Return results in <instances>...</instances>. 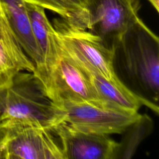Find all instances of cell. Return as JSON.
<instances>
[{
  "mask_svg": "<svg viewBox=\"0 0 159 159\" xmlns=\"http://www.w3.org/2000/svg\"><path fill=\"white\" fill-rule=\"evenodd\" d=\"M112 45L114 67L119 70L127 87L158 104L159 98V40L139 17Z\"/></svg>",
  "mask_w": 159,
  "mask_h": 159,
  "instance_id": "6da1fadb",
  "label": "cell"
},
{
  "mask_svg": "<svg viewBox=\"0 0 159 159\" xmlns=\"http://www.w3.org/2000/svg\"><path fill=\"white\" fill-rule=\"evenodd\" d=\"M62 119L61 111L34 73L19 71L9 86L0 88V120L53 128Z\"/></svg>",
  "mask_w": 159,
  "mask_h": 159,
  "instance_id": "7a4b0ae2",
  "label": "cell"
},
{
  "mask_svg": "<svg viewBox=\"0 0 159 159\" xmlns=\"http://www.w3.org/2000/svg\"><path fill=\"white\" fill-rule=\"evenodd\" d=\"M52 25L63 51L85 73L119 78L114 67V46L88 29L62 17Z\"/></svg>",
  "mask_w": 159,
  "mask_h": 159,
  "instance_id": "3957f363",
  "label": "cell"
},
{
  "mask_svg": "<svg viewBox=\"0 0 159 159\" xmlns=\"http://www.w3.org/2000/svg\"><path fill=\"white\" fill-rule=\"evenodd\" d=\"M62 112V121L87 131L104 134H123L140 116L139 111L127 110L99 98L63 102L57 106Z\"/></svg>",
  "mask_w": 159,
  "mask_h": 159,
  "instance_id": "277c9868",
  "label": "cell"
},
{
  "mask_svg": "<svg viewBox=\"0 0 159 159\" xmlns=\"http://www.w3.org/2000/svg\"><path fill=\"white\" fill-rule=\"evenodd\" d=\"M6 121L4 159H64L60 142L52 128Z\"/></svg>",
  "mask_w": 159,
  "mask_h": 159,
  "instance_id": "5b68a950",
  "label": "cell"
},
{
  "mask_svg": "<svg viewBox=\"0 0 159 159\" xmlns=\"http://www.w3.org/2000/svg\"><path fill=\"white\" fill-rule=\"evenodd\" d=\"M60 48L55 62L39 78L48 96L56 106L98 98L87 74Z\"/></svg>",
  "mask_w": 159,
  "mask_h": 159,
  "instance_id": "8992f818",
  "label": "cell"
},
{
  "mask_svg": "<svg viewBox=\"0 0 159 159\" xmlns=\"http://www.w3.org/2000/svg\"><path fill=\"white\" fill-rule=\"evenodd\" d=\"M86 9L88 29L111 45L139 17L137 0H86Z\"/></svg>",
  "mask_w": 159,
  "mask_h": 159,
  "instance_id": "52a82bcc",
  "label": "cell"
},
{
  "mask_svg": "<svg viewBox=\"0 0 159 159\" xmlns=\"http://www.w3.org/2000/svg\"><path fill=\"white\" fill-rule=\"evenodd\" d=\"M52 129L64 159H117L119 142L109 135L81 130L63 121Z\"/></svg>",
  "mask_w": 159,
  "mask_h": 159,
  "instance_id": "ba28073f",
  "label": "cell"
},
{
  "mask_svg": "<svg viewBox=\"0 0 159 159\" xmlns=\"http://www.w3.org/2000/svg\"><path fill=\"white\" fill-rule=\"evenodd\" d=\"M4 20L20 46L35 66L34 73L43 67V58L34 37L25 3L23 0H0Z\"/></svg>",
  "mask_w": 159,
  "mask_h": 159,
  "instance_id": "9c48e42d",
  "label": "cell"
},
{
  "mask_svg": "<svg viewBox=\"0 0 159 159\" xmlns=\"http://www.w3.org/2000/svg\"><path fill=\"white\" fill-rule=\"evenodd\" d=\"M86 74L98 98L127 110L139 111L145 106L158 114V104L134 93L119 78L109 79L97 73Z\"/></svg>",
  "mask_w": 159,
  "mask_h": 159,
  "instance_id": "30bf717a",
  "label": "cell"
},
{
  "mask_svg": "<svg viewBox=\"0 0 159 159\" xmlns=\"http://www.w3.org/2000/svg\"><path fill=\"white\" fill-rule=\"evenodd\" d=\"M32 32L40 48L42 58V70L34 73L40 78L52 66L58 57L61 48L52 24L48 20L45 9L41 7L25 2Z\"/></svg>",
  "mask_w": 159,
  "mask_h": 159,
  "instance_id": "8fae6325",
  "label": "cell"
},
{
  "mask_svg": "<svg viewBox=\"0 0 159 159\" xmlns=\"http://www.w3.org/2000/svg\"><path fill=\"white\" fill-rule=\"evenodd\" d=\"M24 2L51 11L60 17L88 29L86 0H23Z\"/></svg>",
  "mask_w": 159,
  "mask_h": 159,
  "instance_id": "7c38bea8",
  "label": "cell"
},
{
  "mask_svg": "<svg viewBox=\"0 0 159 159\" xmlns=\"http://www.w3.org/2000/svg\"><path fill=\"white\" fill-rule=\"evenodd\" d=\"M153 127L152 119L146 114H141L124 132L125 134L121 142H119L117 159L131 158L140 143L150 135L153 130Z\"/></svg>",
  "mask_w": 159,
  "mask_h": 159,
  "instance_id": "4fadbf2b",
  "label": "cell"
},
{
  "mask_svg": "<svg viewBox=\"0 0 159 159\" xmlns=\"http://www.w3.org/2000/svg\"><path fill=\"white\" fill-rule=\"evenodd\" d=\"M0 45L20 71H35V66L26 55L4 20L0 7Z\"/></svg>",
  "mask_w": 159,
  "mask_h": 159,
  "instance_id": "5bb4252c",
  "label": "cell"
},
{
  "mask_svg": "<svg viewBox=\"0 0 159 159\" xmlns=\"http://www.w3.org/2000/svg\"><path fill=\"white\" fill-rule=\"evenodd\" d=\"M19 71H21L0 45V88L9 86Z\"/></svg>",
  "mask_w": 159,
  "mask_h": 159,
  "instance_id": "9a60e30c",
  "label": "cell"
},
{
  "mask_svg": "<svg viewBox=\"0 0 159 159\" xmlns=\"http://www.w3.org/2000/svg\"><path fill=\"white\" fill-rule=\"evenodd\" d=\"M6 120H0V159H4V144L7 135Z\"/></svg>",
  "mask_w": 159,
  "mask_h": 159,
  "instance_id": "2e32d148",
  "label": "cell"
},
{
  "mask_svg": "<svg viewBox=\"0 0 159 159\" xmlns=\"http://www.w3.org/2000/svg\"><path fill=\"white\" fill-rule=\"evenodd\" d=\"M157 12H159V0H148Z\"/></svg>",
  "mask_w": 159,
  "mask_h": 159,
  "instance_id": "e0dca14e",
  "label": "cell"
}]
</instances>
